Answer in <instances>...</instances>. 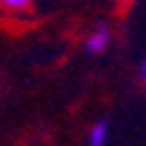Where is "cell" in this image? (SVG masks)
<instances>
[{
	"label": "cell",
	"instance_id": "6da1fadb",
	"mask_svg": "<svg viewBox=\"0 0 146 146\" xmlns=\"http://www.w3.org/2000/svg\"><path fill=\"white\" fill-rule=\"evenodd\" d=\"M111 44H114V29L108 27V23H96V27L85 35V41H82L85 53H91V56H102Z\"/></svg>",
	"mask_w": 146,
	"mask_h": 146
},
{
	"label": "cell",
	"instance_id": "7a4b0ae2",
	"mask_svg": "<svg viewBox=\"0 0 146 146\" xmlns=\"http://www.w3.org/2000/svg\"><path fill=\"white\" fill-rule=\"evenodd\" d=\"M32 9H35V0H0L3 18H27Z\"/></svg>",
	"mask_w": 146,
	"mask_h": 146
},
{
	"label": "cell",
	"instance_id": "3957f363",
	"mask_svg": "<svg viewBox=\"0 0 146 146\" xmlns=\"http://www.w3.org/2000/svg\"><path fill=\"white\" fill-rule=\"evenodd\" d=\"M111 143V123L108 120H96L88 129V146H108Z\"/></svg>",
	"mask_w": 146,
	"mask_h": 146
},
{
	"label": "cell",
	"instance_id": "277c9868",
	"mask_svg": "<svg viewBox=\"0 0 146 146\" xmlns=\"http://www.w3.org/2000/svg\"><path fill=\"white\" fill-rule=\"evenodd\" d=\"M140 79H143V88H146V58H143V64H140Z\"/></svg>",
	"mask_w": 146,
	"mask_h": 146
},
{
	"label": "cell",
	"instance_id": "5b68a950",
	"mask_svg": "<svg viewBox=\"0 0 146 146\" xmlns=\"http://www.w3.org/2000/svg\"><path fill=\"white\" fill-rule=\"evenodd\" d=\"M120 3H131V0H120Z\"/></svg>",
	"mask_w": 146,
	"mask_h": 146
}]
</instances>
